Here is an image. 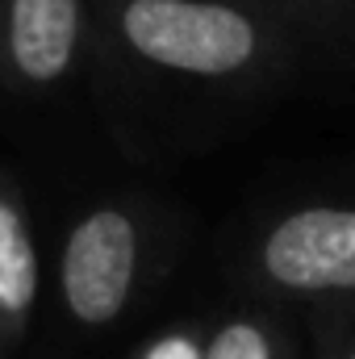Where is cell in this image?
<instances>
[{
  "mask_svg": "<svg viewBox=\"0 0 355 359\" xmlns=\"http://www.w3.org/2000/svg\"><path fill=\"white\" fill-rule=\"evenodd\" d=\"M126 38L138 55L196 76L239 72L255 50V29L243 13L196 0H130Z\"/></svg>",
  "mask_w": 355,
  "mask_h": 359,
  "instance_id": "6da1fadb",
  "label": "cell"
},
{
  "mask_svg": "<svg viewBox=\"0 0 355 359\" xmlns=\"http://www.w3.org/2000/svg\"><path fill=\"white\" fill-rule=\"evenodd\" d=\"M138 238L126 213L100 209L84 217L63 251V292L80 322H109L121 313L134 280Z\"/></svg>",
  "mask_w": 355,
  "mask_h": 359,
  "instance_id": "7a4b0ae2",
  "label": "cell"
},
{
  "mask_svg": "<svg viewBox=\"0 0 355 359\" xmlns=\"http://www.w3.org/2000/svg\"><path fill=\"white\" fill-rule=\"evenodd\" d=\"M264 264L288 288H355V209L293 213L267 238Z\"/></svg>",
  "mask_w": 355,
  "mask_h": 359,
  "instance_id": "3957f363",
  "label": "cell"
},
{
  "mask_svg": "<svg viewBox=\"0 0 355 359\" xmlns=\"http://www.w3.org/2000/svg\"><path fill=\"white\" fill-rule=\"evenodd\" d=\"M80 4L76 0H13L8 46L25 80H55L67 72L76 50Z\"/></svg>",
  "mask_w": 355,
  "mask_h": 359,
  "instance_id": "277c9868",
  "label": "cell"
},
{
  "mask_svg": "<svg viewBox=\"0 0 355 359\" xmlns=\"http://www.w3.org/2000/svg\"><path fill=\"white\" fill-rule=\"evenodd\" d=\"M38 292V255L29 247V234L21 217L0 205V309L25 313Z\"/></svg>",
  "mask_w": 355,
  "mask_h": 359,
  "instance_id": "5b68a950",
  "label": "cell"
},
{
  "mask_svg": "<svg viewBox=\"0 0 355 359\" xmlns=\"http://www.w3.org/2000/svg\"><path fill=\"white\" fill-rule=\"evenodd\" d=\"M205 359H272V351H267V339L255 326L234 322V326H226V330L209 343Z\"/></svg>",
  "mask_w": 355,
  "mask_h": 359,
  "instance_id": "8992f818",
  "label": "cell"
},
{
  "mask_svg": "<svg viewBox=\"0 0 355 359\" xmlns=\"http://www.w3.org/2000/svg\"><path fill=\"white\" fill-rule=\"evenodd\" d=\"M151 359H196V355H192L184 343H163V347H159V351H155Z\"/></svg>",
  "mask_w": 355,
  "mask_h": 359,
  "instance_id": "52a82bcc",
  "label": "cell"
}]
</instances>
